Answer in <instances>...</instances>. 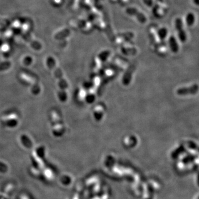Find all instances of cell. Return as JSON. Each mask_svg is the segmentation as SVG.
Wrapping results in <instances>:
<instances>
[{
  "label": "cell",
  "mask_w": 199,
  "mask_h": 199,
  "mask_svg": "<svg viewBox=\"0 0 199 199\" xmlns=\"http://www.w3.org/2000/svg\"><path fill=\"white\" fill-rule=\"evenodd\" d=\"M196 17L195 14L192 12H189L186 13L183 19L185 27L189 28L193 27L194 26L196 23Z\"/></svg>",
  "instance_id": "8992f818"
},
{
  "label": "cell",
  "mask_w": 199,
  "mask_h": 199,
  "mask_svg": "<svg viewBox=\"0 0 199 199\" xmlns=\"http://www.w3.org/2000/svg\"><path fill=\"white\" fill-rule=\"evenodd\" d=\"M126 14L131 17H133L134 20H137L140 24L147 23L148 18L142 10L135 6H129L127 7L126 10Z\"/></svg>",
  "instance_id": "3957f363"
},
{
  "label": "cell",
  "mask_w": 199,
  "mask_h": 199,
  "mask_svg": "<svg viewBox=\"0 0 199 199\" xmlns=\"http://www.w3.org/2000/svg\"><path fill=\"white\" fill-rule=\"evenodd\" d=\"M168 49L172 52L176 53L180 49V42L177 39L176 35H169L168 39L166 40Z\"/></svg>",
  "instance_id": "277c9868"
},
{
  "label": "cell",
  "mask_w": 199,
  "mask_h": 199,
  "mask_svg": "<svg viewBox=\"0 0 199 199\" xmlns=\"http://www.w3.org/2000/svg\"><path fill=\"white\" fill-rule=\"evenodd\" d=\"M70 33V30L68 29H65V30H61V32H58V33H56L55 35V38L56 40H60V39H63L65 37H66L67 36H68Z\"/></svg>",
  "instance_id": "52a82bcc"
},
{
  "label": "cell",
  "mask_w": 199,
  "mask_h": 199,
  "mask_svg": "<svg viewBox=\"0 0 199 199\" xmlns=\"http://www.w3.org/2000/svg\"><path fill=\"white\" fill-rule=\"evenodd\" d=\"M131 0H119L118 3L121 6H125V5L129 4Z\"/></svg>",
  "instance_id": "9c48e42d"
},
{
  "label": "cell",
  "mask_w": 199,
  "mask_h": 199,
  "mask_svg": "<svg viewBox=\"0 0 199 199\" xmlns=\"http://www.w3.org/2000/svg\"><path fill=\"white\" fill-rule=\"evenodd\" d=\"M193 2L194 5L196 6L197 7L199 6V0H193Z\"/></svg>",
  "instance_id": "8fae6325"
},
{
  "label": "cell",
  "mask_w": 199,
  "mask_h": 199,
  "mask_svg": "<svg viewBox=\"0 0 199 199\" xmlns=\"http://www.w3.org/2000/svg\"><path fill=\"white\" fill-rule=\"evenodd\" d=\"M159 190V184L156 181L150 180L144 184L142 193L143 199H154L155 194Z\"/></svg>",
  "instance_id": "7a4b0ae2"
},
{
  "label": "cell",
  "mask_w": 199,
  "mask_h": 199,
  "mask_svg": "<svg viewBox=\"0 0 199 199\" xmlns=\"http://www.w3.org/2000/svg\"><path fill=\"white\" fill-rule=\"evenodd\" d=\"M9 24V21L6 19L0 18V25H7Z\"/></svg>",
  "instance_id": "30bf717a"
},
{
  "label": "cell",
  "mask_w": 199,
  "mask_h": 199,
  "mask_svg": "<svg viewBox=\"0 0 199 199\" xmlns=\"http://www.w3.org/2000/svg\"><path fill=\"white\" fill-rule=\"evenodd\" d=\"M143 4L148 8H152L155 2V0H142Z\"/></svg>",
  "instance_id": "ba28073f"
},
{
  "label": "cell",
  "mask_w": 199,
  "mask_h": 199,
  "mask_svg": "<svg viewBox=\"0 0 199 199\" xmlns=\"http://www.w3.org/2000/svg\"><path fill=\"white\" fill-rule=\"evenodd\" d=\"M110 1H111L112 3H118L119 0H109Z\"/></svg>",
  "instance_id": "7c38bea8"
},
{
  "label": "cell",
  "mask_w": 199,
  "mask_h": 199,
  "mask_svg": "<svg viewBox=\"0 0 199 199\" xmlns=\"http://www.w3.org/2000/svg\"><path fill=\"white\" fill-rule=\"evenodd\" d=\"M153 15L157 18H162L167 14L169 11V5L166 0H155L152 8Z\"/></svg>",
  "instance_id": "6da1fadb"
},
{
  "label": "cell",
  "mask_w": 199,
  "mask_h": 199,
  "mask_svg": "<svg viewBox=\"0 0 199 199\" xmlns=\"http://www.w3.org/2000/svg\"><path fill=\"white\" fill-rule=\"evenodd\" d=\"M157 34L160 42H165L170 35L168 28L164 25L157 27Z\"/></svg>",
  "instance_id": "5b68a950"
}]
</instances>
